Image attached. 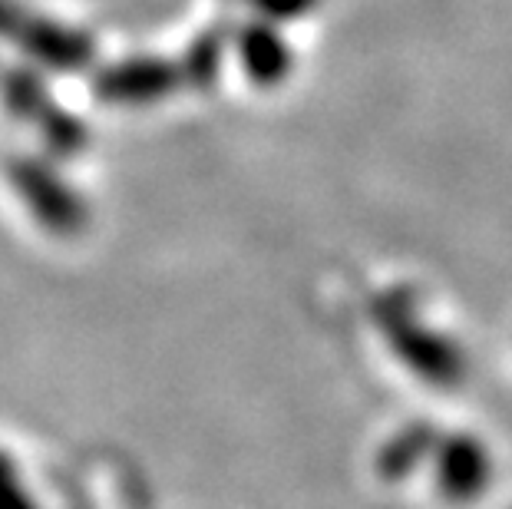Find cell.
<instances>
[{"mask_svg": "<svg viewBox=\"0 0 512 509\" xmlns=\"http://www.w3.org/2000/svg\"><path fill=\"white\" fill-rule=\"evenodd\" d=\"M172 86H176V77L162 60H133L113 67L96 90L113 103H156Z\"/></svg>", "mask_w": 512, "mask_h": 509, "instance_id": "1", "label": "cell"}, {"mask_svg": "<svg viewBox=\"0 0 512 509\" xmlns=\"http://www.w3.org/2000/svg\"><path fill=\"white\" fill-rule=\"evenodd\" d=\"M489 453L476 437H453L443 447L440 463V483L453 500H473L486 490L489 483Z\"/></svg>", "mask_w": 512, "mask_h": 509, "instance_id": "2", "label": "cell"}, {"mask_svg": "<svg viewBox=\"0 0 512 509\" xmlns=\"http://www.w3.org/2000/svg\"><path fill=\"white\" fill-rule=\"evenodd\" d=\"M238 50H242V63L255 83L271 86V83H281L288 77L291 53H288V43L278 37L275 27H265V24L252 27L242 37V43H238Z\"/></svg>", "mask_w": 512, "mask_h": 509, "instance_id": "3", "label": "cell"}, {"mask_svg": "<svg viewBox=\"0 0 512 509\" xmlns=\"http://www.w3.org/2000/svg\"><path fill=\"white\" fill-rule=\"evenodd\" d=\"M255 4L275 20H294V17L308 14L314 7V0H255Z\"/></svg>", "mask_w": 512, "mask_h": 509, "instance_id": "4", "label": "cell"}]
</instances>
